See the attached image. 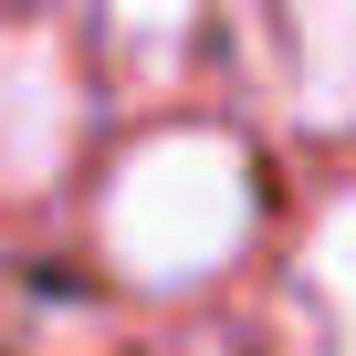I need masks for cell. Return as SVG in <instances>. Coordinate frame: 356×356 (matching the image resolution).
Here are the masks:
<instances>
[{
	"instance_id": "6da1fadb",
	"label": "cell",
	"mask_w": 356,
	"mask_h": 356,
	"mask_svg": "<svg viewBox=\"0 0 356 356\" xmlns=\"http://www.w3.org/2000/svg\"><path fill=\"white\" fill-rule=\"evenodd\" d=\"M252 220V178L220 136H157L115 168V200H105V241L136 283H200L210 262L241 252Z\"/></svg>"
},
{
	"instance_id": "7a4b0ae2",
	"label": "cell",
	"mask_w": 356,
	"mask_h": 356,
	"mask_svg": "<svg viewBox=\"0 0 356 356\" xmlns=\"http://www.w3.org/2000/svg\"><path fill=\"white\" fill-rule=\"evenodd\" d=\"M74 136V84H63V53L42 32H0V189H32L53 178Z\"/></svg>"
},
{
	"instance_id": "3957f363",
	"label": "cell",
	"mask_w": 356,
	"mask_h": 356,
	"mask_svg": "<svg viewBox=\"0 0 356 356\" xmlns=\"http://www.w3.org/2000/svg\"><path fill=\"white\" fill-rule=\"evenodd\" d=\"M293 84L314 126H356V0H293Z\"/></svg>"
},
{
	"instance_id": "277c9868",
	"label": "cell",
	"mask_w": 356,
	"mask_h": 356,
	"mask_svg": "<svg viewBox=\"0 0 356 356\" xmlns=\"http://www.w3.org/2000/svg\"><path fill=\"white\" fill-rule=\"evenodd\" d=\"M304 273H314V293H325V314H335V335H346V356H356V200L314 231Z\"/></svg>"
},
{
	"instance_id": "5b68a950",
	"label": "cell",
	"mask_w": 356,
	"mask_h": 356,
	"mask_svg": "<svg viewBox=\"0 0 356 356\" xmlns=\"http://www.w3.org/2000/svg\"><path fill=\"white\" fill-rule=\"evenodd\" d=\"M115 22L157 42V32H178V22H189V0H115Z\"/></svg>"
}]
</instances>
